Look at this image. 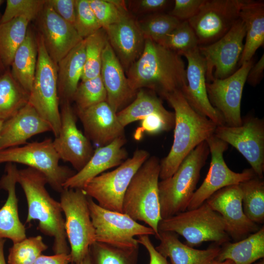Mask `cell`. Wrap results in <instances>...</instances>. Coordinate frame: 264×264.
<instances>
[{
  "label": "cell",
  "instance_id": "obj_3",
  "mask_svg": "<svg viewBox=\"0 0 264 264\" xmlns=\"http://www.w3.org/2000/svg\"><path fill=\"white\" fill-rule=\"evenodd\" d=\"M17 183L26 197L28 213L25 223L38 221L37 229L53 238L55 254L70 253L65 229V219L60 202L52 198L46 190L45 176L30 167L19 170Z\"/></svg>",
  "mask_w": 264,
  "mask_h": 264
},
{
  "label": "cell",
  "instance_id": "obj_21",
  "mask_svg": "<svg viewBox=\"0 0 264 264\" xmlns=\"http://www.w3.org/2000/svg\"><path fill=\"white\" fill-rule=\"evenodd\" d=\"M183 56L188 62L186 69L187 84L181 90L184 97L197 112L212 121L217 126L224 125L222 117L208 99L205 61L198 47Z\"/></svg>",
  "mask_w": 264,
  "mask_h": 264
},
{
  "label": "cell",
  "instance_id": "obj_22",
  "mask_svg": "<svg viewBox=\"0 0 264 264\" xmlns=\"http://www.w3.org/2000/svg\"><path fill=\"white\" fill-rule=\"evenodd\" d=\"M104 29L109 44L127 70L140 57L144 47L145 40L137 21L128 11L119 21Z\"/></svg>",
  "mask_w": 264,
  "mask_h": 264
},
{
  "label": "cell",
  "instance_id": "obj_54",
  "mask_svg": "<svg viewBox=\"0 0 264 264\" xmlns=\"http://www.w3.org/2000/svg\"><path fill=\"white\" fill-rule=\"evenodd\" d=\"M3 121H2L1 120H0V130H1V128L2 124L3 123Z\"/></svg>",
  "mask_w": 264,
  "mask_h": 264
},
{
  "label": "cell",
  "instance_id": "obj_14",
  "mask_svg": "<svg viewBox=\"0 0 264 264\" xmlns=\"http://www.w3.org/2000/svg\"><path fill=\"white\" fill-rule=\"evenodd\" d=\"M211 154V162L208 172L198 188L196 190L187 210L195 209L204 203L219 190L241 183L256 176L251 168L241 173L233 171L226 165L223 154L228 144L214 134L206 140Z\"/></svg>",
  "mask_w": 264,
  "mask_h": 264
},
{
  "label": "cell",
  "instance_id": "obj_39",
  "mask_svg": "<svg viewBox=\"0 0 264 264\" xmlns=\"http://www.w3.org/2000/svg\"><path fill=\"white\" fill-rule=\"evenodd\" d=\"M47 248L41 236L26 238L9 248L7 264H33Z\"/></svg>",
  "mask_w": 264,
  "mask_h": 264
},
{
  "label": "cell",
  "instance_id": "obj_43",
  "mask_svg": "<svg viewBox=\"0 0 264 264\" xmlns=\"http://www.w3.org/2000/svg\"><path fill=\"white\" fill-rule=\"evenodd\" d=\"M76 15L74 27L84 39L101 28L88 0H76Z\"/></svg>",
  "mask_w": 264,
  "mask_h": 264
},
{
  "label": "cell",
  "instance_id": "obj_5",
  "mask_svg": "<svg viewBox=\"0 0 264 264\" xmlns=\"http://www.w3.org/2000/svg\"><path fill=\"white\" fill-rule=\"evenodd\" d=\"M209 154L207 142L201 143L185 157L171 176L159 181L162 219L187 210Z\"/></svg>",
  "mask_w": 264,
  "mask_h": 264
},
{
  "label": "cell",
  "instance_id": "obj_26",
  "mask_svg": "<svg viewBox=\"0 0 264 264\" xmlns=\"http://www.w3.org/2000/svg\"><path fill=\"white\" fill-rule=\"evenodd\" d=\"M126 141L124 135L97 148L85 166L64 183L63 188L82 189L92 178L121 165L127 159L128 153L124 148Z\"/></svg>",
  "mask_w": 264,
  "mask_h": 264
},
{
  "label": "cell",
  "instance_id": "obj_35",
  "mask_svg": "<svg viewBox=\"0 0 264 264\" xmlns=\"http://www.w3.org/2000/svg\"><path fill=\"white\" fill-rule=\"evenodd\" d=\"M243 212L255 223L264 222V181L256 176L239 184Z\"/></svg>",
  "mask_w": 264,
  "mask_h": 264
},
{
  "label": "cell",
  "instance_id": "obj_28",
  "mask_svg": "<svg viewBox=\"0 0 264 264\" xmlns=\"http://www.w3.org/2000/svg\"><path fill=\"white\" fill-rule=\"evenodd\" d=\"M157 239L160 243L155 249L172 264H208L216 260L220 248L219 247L199 250L183 243L176 234L159 231Z\"/></svg>",
  "mask_w": 264,
  "mask_h": 264
},
{
  "label": "cell",
  "instance_id": "obj_33",
  "mask_svg": "<svg viewBox=\"0 0 264 264\" xmlns=\"http://www.w3.org/2000/svg\"><path fill=\"white\" fill-rule=\"evenodd\" d=\"M32 20L22 16L0 24V61L4 66L11 65L16 51L26 37Z\"/></svg>",
  "mask_w": 264,
  "mask_h": 264
},
{
  "label": "cell",
  "instance_id": "obj_37",
  "mask_svg": "<svg viewBox=\"0 0 264 264\" xmlns=\"http://www.w3.org/2000/svg\"><path fill=\"white\" fill-rule=\"evenodd\" d=\"M138 251L96 241L89 249L91 264H136Z\"/></svg>",
  "mask_w": 264,
  "mask_h": 264
},
{
  "label": "cell",
  "instance_id": "obj_16",
  "mask_svg": "<svg viewBox=\"0 0 264 264\" xmlns=\"http://www.w3.org/2000/svg\"><path fill=\"white\" fill-rule=\"evenodd\" d=\"M253 65L252 59L243 63L229 76L206 82L209 102L221 115L226 126L236 127L242 124L241 104L242 91L248 73Z\"/></svg>",
  "mask_w": 264,
  "mask_h": 264
},
{
  "label": "cell",
  "instance_id": "obj_13",
  "mask_svg": "<svg viewBox=\"0 0 264 264\" xmlns=\"http://www.w3.org/2000/svg\"><path fill=\"white\" fill-rule=\"evenodd\" d=\"M214 135L232 145L249 163L257 176L264 172V120L251 114L242 118L236 127L217 126Z\"/></svg>",
  "mask_w": 264,
  "mask_h": 264
},
{
  "label": "cell",
  "instance_id": "obj_44",
  "mask_svg": "<svg viewBox=\"0 0 264 264\" xmlns=\"http://www.w3.org/2000/svg\"><path fill=\"white\" fill-rule=\"evenodd\" d=\"M45 2L44 0H7L0 24L22 16L33 19L39 15Z\"/></svg>",
  "mask_w": 264,
  "mask_h": 264
},
{
  "label": "cell",
  "instance_id": "obj_11",
  "mask_svg": "<svg viewBox=\"0 0 264 264\" xmlns=\"http://www.w3.org/2000/svg\"><path fill=\"white\" fill-rule=\"evenodd\" d=\"M88 204L96 242L134 248L139 247L135 236L155 235L150 227L140 224L123 213L104 209L88 196Z\"/></svg>",
  "mask_w": 264,
  "mask_h": 264
},
{
  "label": "cell",
  "instance_id": "obj_49",
  "mask_svg": "<svg viewBox=\"0 0 264 264\" xmlns=\"http://www.w3.org/2000/svg\"><path fill=\"white\" fill-rule=\"evenodd\" d=\"M264 55L263 54L260 59L252 65L246 78V82L251 86L255 87L258 85L264 76Z\"/></svg>",
  "mask_w": 264,
  "mask_h": 264
},
{
  "label": "cell",
  "instance_id": "obj_34",
  "mask_svg": "<svg viewBox=\"0 0 264 264\" xmlns=\"http://www.w3.org/2000/svg\"><path fill=\"white\" fill-rule=\"evenodd\" d=\"M29 93L6 71L0 76V120L15 115L28 102Z\"/></svg>",
  "mask_w": 264,
  "mask_h": 264
},
{
  "label": "cell",
  "instance_id": "obj_12",
  "mask_svg": "<svg viewBox=\"0 0 264 264\" xmlns=\"http://www.w3.org/2000/svg\"><path fill=\"white\" fill-rule=\"evenodd\" d=\"M246 29L239 18L222 37L209 44L198 45L206 64V82L231 75L238 65L243 48Z\"/></svg>",
  "mask_w": 264,
  "mask_h": 264
},
{
  "label": "cell",
  "instance_id": "obj_41",
  "mask_svg": "<svg viewBox=\"0 0 264 264\" xmlns=\"http://www.w3.org/2000/svg\"><path fill=\"white\" fill-rule=\"evenodd\" d=\"M107 92L100 75L79 84L73 95L72 101L76 105V110H84L107 102Z\"/></svg>",
  "mask_w": 264,
  "mask_h": 264
},
{
  "label": "cell",
  "instance_id": "obj_15",
  "mask_svg": "<svg viewBox=\"0 0 264 264\" xmlns=\"http://www.w3.org/2000/svg\"><path fill=\"white\" fill-rule=\"evenodd\" d=\"M243 0H203L197 14L188 22L199 45L217 41L239 19Z\"/></svg>",
  "mask_w": 264,
  "mask_h": 264
},
{
  "label": "cell",
  "instance_id": "obj_38",
  "mask_svg": "<svg viewBox=\"0 0 264 264\" xmlns=\"http://www.w3.org/2000/svg\"><path fill=\"white\" fill-rule=\"evenodd\" d=\"M137 22L145 40L158 43L174 29L180 21L169 13L162 12L150 14Z\"/></svg>",
  "mask_w": 264,
  "mask_h": 264
},
{
  "label": "cell",
  "instance_id": "obj_42",
  "mask_svg": "<svg viewBox=\"0 0 264 264\" xmlns=\"http://www.w3.org/2000/svg\"><path fill=\"white\" fill-rule=\"evenodd\" d=\"M89 5L102 28L117 22L127 11L126 2L120 0H88Z\"/></svg>",
  "mask_w": 264,
  "mask_h": 264
},
{
  "label": "cell",
  "instance_id": "obj_8",
  "mask_svg": "<svg viewBox=\"0 0 264 264\" xmlns=\"http://www.w3.org/2000/svg\"><path fill=\"white\" fill-rule=\"evenodd\" d=\"M60 204L65 215V229L70 245V263L82 261L96 242L95 233L88 204V196L82 189H64Z\"/></svg>",
  "mask_w": 264,
  "mask_h": 264
},
{
  "label": "cell",
  "instance_id": "obj_18",
  "mask_svg": "<svg viewBox=\"0 0 264 264\" xmlns=\"http://www.w3.org/2000/svg\"><path fill=\"white\" fill-rule=\"evenodd\" d=\"M62 102L60 130L53 143L60 159L70 163L78 172L88 163L94 151L90 141L77 127L70 102Z\"/></svg>",
  "mask_w": 264,
  "mask_h": 264
},
{
  "label": "cell",
  "instance_id": "obj_48",
  "mask_svg": "<svg viewBox=\"0 0 264 264\" xmlns=\"http://www.w3.org/2000/svg\"><path fill=\"white\" fill-rule=\"evenodd\" d=\"M139 244L145 247L150 256L149 264H169L167 258L157 251L151 242L149 236L143 235L138 237Z\"/></svg>",
  "mask_w": 264,
  "mask_h": 264
},
{
  "label": "cell",
  "instance_id": "obj_40",
  "mask_svg": "<svg viewBox=\"0 0 264 264\" xmlns=\"http://www.w3.org/2000/svg\"><path fill=\"white\" fill-rule=\"evenodd\" d=\"M158 44L180 56L199 45L197 36L188 21L180 22Z\"/></svg>",
  "mask_w": 264,
  "mask_h": 264
},
{
  "label": "cell",
  "instance_id": "obj_53",
  "mask_svg": "<svg viewBox=\"0 0 264 264\" xmlns=\"http://www.w3.org/2000/svg\"><path fill=\"white\" fill-rule=\"evenodd\" d=\"M208 264H234V263L229 260H226L222 262H220L216 260H214L210 262Z\"/></svg>",
  "mask_w": 264,
  "mask_h": 264
},
{
  "label": "cell",
  "instance_id": "obj_36",
  "mask_svg": "<svg viewBox=\"0 0 264 264\" xmlns=\"http://www.w3.org/2000/svg\"><path fill=\"white\" fill-rule=\"evenodd\" d=\"M85 62L81 81L100 75L103 52L108 43L105 30L101 28L84 39Z\"/></svg>",
  "mask_w": 264,
  "mask_h": 264
},
{
  "label": "cell",
  "instance_id": "obj_51",
  "mask_svg": "<svg viewBox=\"0 0 264 264\" xmlns=\"http://www.w3.org/2000/svg\"><path fill=\"white\" fill-rule=\"evenodd\" d=\"M6 239L0 240V264H6L4 255V245Z\"/></svg>",
  "mask_w": 264,
  "mask_h": 264
},
{
  "label": "cell",
  "instance_id": "obj_31",
  "mask_svg": "<svg viewBox=\"0 0 264 264\" xmlns=\"http://www.w3.org/2000/svg\"><path fill=\"white\" fill-rule=\"evenodd\" d=\"M264 257V227L238 242H229L223 246L216 260L232 261L234 264H252Z\"/></svg>",
  "mask_w": 264,
  "mask_h": 264
},
{
  "label": "cell",
  "instance_id": "obj_9",
  "mask_svg": "<svg viewBox=\"0 0 264 264\" xmlns=\"http://www.w3.org/2000/svg\"><path fill=\"white\" fill-rule=\"evenodd\" d=\"M149 157L147 151L137 149L131 157L116 169L92 178L82 189L88 197L95 199L100 207L123 213V200L130 182Z\"/></svg>",
  "mask_w": 264,
  "mask_h": 264
},
{
  "label": "cell",
  "instance_id": "obj_29",
  "mask_svg": "<svg viewBox=\"0 0 264 264\" xmlns=\"http://www.w3.org/2000/svg\"><path fill=\"white\" fill-rule=\"evenodd\" d=\"M239 18L246 29L245 41L238 63L252 59L257 49L264 43V2L263 0H243Z\"/></svg>",
  "mask_w": 264,
  "mask_h": 264
},
{
  "label": "cell",
  "instance_id": "obj_32",
  "mask_svg": "<svg viewBox=\"0 0 264 264\" xmlns=\"http://www.w3.org/2000/svg\"><path fill=\"white\" fill-rule=\"evenodd\" d=\"M37 56V40L28 29L24 41L14 55L11 72L14 79L29 93L34 79Z\"/></svg>",
  "mask_w": 264,
  "mask_h": 264
},
{
  "label": "cell",
  "instance_id": "obj_23",
  "mask_svg": "<svg viewBox=\"0 0 264 264\" xmlns=\"http://www.w3.org/2000/svg\"><path fill=\"white\" fill-rule=\"evenodd\" d=\"M76 112L82 123L85 135L100 147L125 135V128L107 102L84 110H76Z\"/></svg>",
  "mask_w": 264,
  "mask_h": 264
},
{
  "label": "cell",
  "instance_id": "obj_47",
  "mask_svg": "<svg viewBox=\"0 0 264 264\" xmlns=\"http://www.w3.org/2000/svg\"><path fill=\"white\" fill-rule=\"evenodd\" d=\"M76 0H47L54 11L74 26L76 15Z\"/></svg>",
  "mask_w": 264,
  "mask_h": 264
},
{
  "label": "cell",
  "instance_id": "obj_30",
  "mask_svg": "<svg viewBox=\"0 0 264 264\" xmlns=\"http://www.w3.org/2000/svg\"><path fill=\"white\" fill-rule=\"evenodd\" d=\"M85 62V41L83 39L57 64L58 91L62 102L72 101L81 80Z\"/></svg>",
  "mask_w": 264,
  "mask_h": 264
},
{
  "label": "cell",
  "instance_id": "obj_7",
  "mask_svg": "<svg viewBox=\"0 0 264 264\" xmlns=\"http://www.w3.org/2000/svg\"><path fill=\"white\" fill-rule=\"evenodd\" d=\"M37 40V62L28 103L50 125L57 137L61 127L59 108L58 66L48 55L40 33Z\"/></svg>",
  "mask_w": 264,
  "mask_h": 264
},
{
  "label": "cell",
  "instance_id": "obj_46",
  "mask_svg": "<svg viewBox=\"0 0 264 264\" xmlns=\"http://www.w3.org/2000/svg\"><path fill=\"white\" fill-rule=\"evenodd\" d=\"M130 1V7L134 12L145 14L163 12L172 2L168 0H138Z\"/></svg>",
  "mask_w": 264,
  "mask_h": 264
},
{
  "label": "cell",
  "instance_id": "obj_45",
  "mask_svg": "<svg viewBox=\"0 0 264 264\" xmlns=\"http://www.w3.org/2000/svg\"><path fill=\"white\" fill-rule=\"evenodd\" d=\"M203 0H175L169 14L179 21H188L198 12Z\"/></svg>",
  "mask_w": 264,
  "mask_h": 264
},
{
  "label": "cell",
  "instance_id": "obj_17",
  "mask_svg": "<svg viewBox=\"0 0 264 264\" xmlns=\"http://www.w3.org/2000/svg\"><path fill=\"white\" fill-rule=\"evenodd\" d=\"M125 128L134 121H141L140 132L155 134L174 127V112L167 110L154 92L140 89L134 99L116 113Z\"/></svg>",
  "mask_w": 264,
  "mask_h": 264
},
{
  "label": "cell",
  "instance_id": "obj_55",
  "mask_svg": "<svg viewBox=\"0 0 264 264\" xmlns=\"http://www.w3.org/2000/svg\"><path fill=\"white\" fill-rule=\"evenodd\" d=\"M256 264H264V260H263L262 261H261L260 262L258 263H257Z\"/></svg>",
  "mask_w": 264,
  "mask_h": 264
},
{
  "label": "cell",
  "instance_id": "obj_25",
  "mask_svg": "<svg viewBox=\"0 0 264 264\" xmlns=\"http://www.w3.org/2000/svg\"><path fill=\"white\" fill-rule=\"evenodd\" d=\"M50 131L49 124L27 103L3 122L0 131V150L27 144L31 137Z\"/></svg>",
  "mask_w": 264,
  "mask_h": 264
},
{
  "label": "cell",
  "instance_id": "obj_6",
  "mask_svg": "<svg viewBox=\"0 0 264 264\" xmlns=\"http://www.w3.org/2000/svg\"><path fill=\"white\" fill-rule=\"evenodd\" d=\"M158 231L180 235L191 247L205 242L221 245L230 239L222 217L206 202L195 209L162 219L158 223Z\"/></svg>",
  "mask_w": 264,
  "mask_h": 264
},
{
  "label": "cell",
  "instance_id": "obj_20",
  "mask_svg": "<svg viewBox=\"0 0 264 264\" xmlns=\"http://www.w3.org/2000/svg\"><path fill=\"white\" fill-rule=\"evenodd\" d=\"M39 25L46 50L56 64L83 39L74 27L59 16L47 0L39 14Z\"/></svg>",
  "mask_w": 264,
  "mask_h": 264
},
{
  "label": "cell",
  "instance_id": "obj_52",
  "mask_svg": "<svg viewBox=\"0 0 264 264\" xmlns=\"http://www.w3.org/2000/svg\"><path fill=\"white\" fill-rule=\"evenodd\" d=\"M69 264H91L89 252H88L85 258L80 262L78 263H70Z\"/></svg>",
  "mask_w": 264,
  "mask_h": 264
},
{
  "label": "cell",
  "instance_id": "obj_4",
  "mask_svg": "<svg viewBox=\"0 0 264 264\" xmlns=\"http://www.w3.org/2000/svg\"><path fill=\"white\" fill-rule=\"evenodd\" d=\"M160 161L149 157L137 170L125 193L123 213L135 221L147 224L158 236V225L162 220L159 198Z\"/></svg>",
  "mask_w": 264,
  "mask_h": 264
},
{
  "label": "cell",
  "instance_id": "obj_24",
  "mask_svg": "<svg viewBox=\"0 0 264 264\" xmlns=\"http://www.w3.org/2000/svg\"><path fill=\"white\" fill-rule=\"evenodd\" d=\"M100 77L107 92V102L115 113L135 98L137 91L131 88L124 69L109 42L103 52Z\"/></svg>",
  "mask_w": 264,
  "mask_h": 264
},
{
  "label": "cell",
  "instance_id": "obj_1",
  "mask_svg": "<svg viewBox=\"0 0 264 264\" xmlns=\"http://www.w3.org/2000/svg\"><path fill=\"white\" fill-rule=\"evenodd\" d=\"M126 74L133 90L146 88L163 97L187 84L181 56L150 40H145L142 54Z\"/></svg>",
  "mask_w": 264,
  "mask_h": 264
},
{
  "label": "cell",
  "instance_id": "obj_2",
  "mask_svg": "<svg viewBox=\"0 0 264 264\" xmlns=\"http://www.w3.org/2000/svg\"><path fill=\"white\" fill-rule=\"evenodd\" d=\"M163 98L174 110L175 129L170 152L160 161L161 180L171 176L191 151L214 134L217 127L192 108L181 90H175Z\"/></svg>",
  "mask_w": 264,
  "mask_h": 264
},
{
  "label": "cell",
  "instance_id": "obj_50",
  "mask_svg": "<svg viewBox=\"0 0 264 264\" xmlns=\"http://www.w3.org/2000/svg\"><path fill=\"white\" fill-rule=\"evenodd\" d=\"M71 262L70 254H55L51 256L41 254L33 264H69Z\"/></svg>",
  "mask_w": 264,
  "mask_h": 264
},
{
  "label": "cell",
  "instance_id": "obj_56",
  "mask_svg": "<svg viewBox=\"0 0 264 264\" xmlns=\"http://www.w3.org/2000/svg\"><path fill=\"white\" fill-rule=\"evenodd\" d=\"M3 1H4L2 0H0V6L1 4L3 3Z\"/></svg>",
  "mask_w": 264,
  "mask_h": 264
},
{
  "label": "cell",
  "instance_id": "obj_19",
  "mask_svg": "<svg viewBox=\"0 0 264 264\" xmlns=\"http://www.w3.org/2000/svg\"><path fill=\"white\" fill-rule=\"evenodd\" d=\"M205 202L221 216L226 232L234 240H240L259 229L257 224L250 220L243 212L239 184L219 190Z\"/></svg>",
  "mask_w": 264,
  "mask_h": 264
},
{
  "label": "cell",
  "instance_id": "obj_27",
  "mask_svg": "<svg viewBox=\"0 0 264 264\" xmlns=\"http://www.w3.org/2000/svg\"><path fill=\"white\" fill-rule=\"evenodd\" d=\"M18 170L15 164L6 163L5 174L0 179V188L8 194L6 201L0 208V240L8 239L13 243L26 238V229L19 216L16 193Z\"/></svg>",
  "mask_w": 264,
  "mask_h": 264
},
{
  "label": "cell",
  "instance_id": "obj_10",
  "mask_svg": "<svg viewBox=\"0 0 264 264\" xmlns=\"http://www.w3.org/2000/svg\"><path fill=\"white\" fill-rule=\"evenodd\" d=\"M60 160L51 138L0 150V164L19 163L36 169L45 176L53 189L61 193L64 183L76 172L59 165Z\"/></svg>",
  "mask_w": 264,
  "mask_h": 264
}]
</instances>
